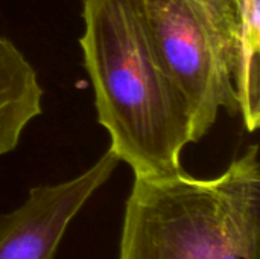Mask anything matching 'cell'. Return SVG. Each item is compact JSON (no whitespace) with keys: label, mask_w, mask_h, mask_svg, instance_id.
<instances>
[{"label":"cell","mask_w":260,"mask_h":259,"mask_svg":"<svg viewBox=\"0 0 260 259\" xmlns=\"http://www.w3.org/2000/svg\"><path fill=\"white\" fill-rule=\"evenodd\" d=\"M82 18L79 44L110 150L136 177L180 171L190 118L154 49L142 0H84Z\"/></svg>","instance_id":"obj_1"},{"label":"cell","mask_w":260,"mask_h":259,"mask_svg":"<svg viewBox=\"0 0 260 259\" xmlns=\"http://www.w3.org/2000/svg\"><path fill=\"white\" fill-rule=\"evenodd\" d=\"M257 145L215 179L136 177L119 259H260Z\"/></svg>","instance_id":"obj_2"},{"label":"cell","mask_w":260,"mask_h":259,"mask_svg":"<svg viewBox=\"0 0 260 259\" xmlns=\"http://www.w3.org/2000/svg\"><path fill=\"white\" fill-rule=\"evenodd\" d=\"M142 6L158 60L187 108L192 142H198L219 108L239 113L233 2L142 0Z\"/></svg>","instance_id":"obj_3"},{"label":"cell","mask_w":260,"mask_h":259,"mask_svg":"<svg viewBox=\"0 0 260 259\" xmlns=\"http://www.w3.org/2000/svg\"><path fill=\"white\" fill-rule=\"evenodd\" d=\"M119 162L116 153L108 150L78 177L32 188L21 206L0 215V259L55 258L69 224Z\"/></svg>","instance_id":"obj_4"},{"label":"cell","mask_w":260,"mask_h":259,"mask_svg":"<svg viewBox=\"0 0 260 259\" xmlns=\"http://www.w3.org/2000/svg\"><path fill=\"white\" fill-rule=\"evenodd\" d=\"M236 15L235 89L248 131L260 124V0H232Z\"/></svg>","instance_id":"obj_5"}]
</instances>
